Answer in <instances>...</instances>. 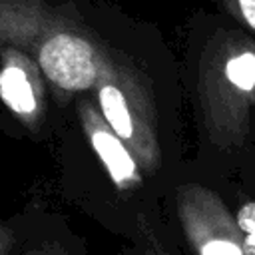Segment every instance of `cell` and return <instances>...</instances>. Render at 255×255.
Instances as JSON below:
<instances>
[{"label": "cell", "instance_id": "2", "mask_svg": "<svg viewBox=\"0 0 255 255\" xmlns=\"http://www.w3.org/2000/svg\"><path fill=\"white\" fill-rule=\"evenodd\" d=\"M197 96L209 135L223 145L239 141L255 104V44L235 32L215 36L199 62Z\"/></svg>", "mask_w": 255, "mask_h": 255}, {"label": "cell", "instance_id": "7", "mask_svg": "<svg viewBox=\"0 0 255 255\" xmlns=\"http://www.w3.org/2000/svg\"><path fill=\"white\" fill-rule=\"evenodd\" d=\"M235 221L241 233L245 255H255V201L243 203L235 213Z\"/></svg>", "mask_w": 255, "mask_h": 255}, {"label": "cell", "instance_id": "10", "mask_svg": "<svg viewBox=\"0 0 255 255\" xmlns=\"http://www.w3.org/2000/svg\"><path fill=\"white\" fill-rule=\"evenodd\" d=\"M26 255H72V253L66 247L58 245V243H46L42 247H36V249L26 251Z\"/></svg>", "mask_w": 255, "mask_h": 255}, {"label": "cell", "instance_id": "6", "mask_svg": "<svg viewBox=\"0 0 255 255\" xmlns=\"http://www.w3.org/2000/svg\"><path fill=\"white\" fill-rule=\"evenodd\" d=\"M74 100L82 131L92 151L98 155L102 167L106 169L108 177L112 179L114 187L122 193H133L141 189L147 173L143 171L133 151L126 145V141L106 124L92 94L86 92Z\"/></svg>", "mask_w": 255, "mask_h": 255}, {"label": "cell", "instance_id": "4", "mask_svg": "<svg viewBox=\"0 0 255 255\" xmlns=\"http://www.w3.org/2000/svg\"><path fill=\"white\" fill-rule=\"evenodd\" d=\"M183 235L195 255H245L235 215L201 185H183L175 195Z\"/></svg>", "mask_w": 255, "mask_h": 255}, {"label": "cell", "instance_id": "1", "mask_svg": "<svg viewBox=\"0 0 255 255\" xmlns=\"http://www.w3.org/2000/svg\"><path fill=\"white\" fill-rule=\"evenodd\" d=\"M0 40L36 60L58 104L92 92L112 54L88 26L44 0H0Z\"/></svg>", "mask_w": 255, "mask_h": 255}, {"label": "cell", "instance_id": "11", "mask_svg": "<svg viewBox=\"0 0 255 255\" xmlns=\"http://www.w3.org/2000/svg\"><path fill=\"white\" fill-rule=\"evenodd\" d=\"M143 255H157V251L153 249V243H149V245H147V249H145V253H143Z\"/></svg>", "mask_w": 255, "mask_h": 255}, {"label": "cell", "instance_id": "9", "mask_svg": "<svg viewBox=\"0 0 255 255\" xmlns=\"http://www.w3.org/2000/svg\"><path fill=\"white\" fill-rule=\"evenodd\" d=\"M18 243V229L6 221H0V255H10Z\"/></svg>", "mask_w": 255, "mask_h": 255}, {"label": "cell", "instance_id": "3", "mask_svg": "<svg viewBox=\"0 0 255 255\" xmlns=\"http://www.w3.org/2000/svg\"><path fill=\"white\" fill-rule=\"evenodd\" d=\"M92 98L106 124L126 141L147 175L161 167L157 114L145 78L114 52L110 54Z\"/></svg>", "mask_w": 255, "mask_h": 255}, {"label": "cell", "instance_id": "8", "mask_svg": "<svg viewBox=\"0 0 255 255\" xmlns=\"http://www.w3.org/2000/svg\"><path fill=\"white\" fill-rule=\"evenodd\" d=\"M227 10L251 32H255V0H223Z\"/></svg>", "mask_w": 255, "mask_h": 255}, {"label": "cell", "instance_id": "5", "mask_svg": "<svg viewBox=\"0 0 255 255\" xmlns=\"http://www.w3.org/2000/svg\"><path fill=\"white\" fill-rule=\"evenodd\" d=\"M48 80L20 46L0 40V102L32 133L48 120Z\"/></svg>", "mask_w": 255, "mask_h": 255}]
</instances>
